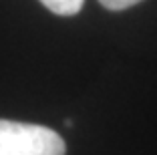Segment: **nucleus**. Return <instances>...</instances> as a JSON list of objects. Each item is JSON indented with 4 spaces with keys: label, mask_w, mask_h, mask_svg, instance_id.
I'll return each mask as SVG.
<instances>
[{
    "label": "nucleus",
    "mask_w": 157,
    "mask_h": 155,
    "mask_svg": "<svg viewBox=\"0 0 157 155\" xmlns=\"http://www.w3.org/2000/svg\"><path fill=\"white\" fill-rule=\"evenodd\" d=\"M46 8L55 14H60V16H73L78 10L83 8L85 0H40Z\"/></svg>",
    "instance_id": "f03ea898"
},
{
    "label": "nucleus",
    "mask_w": 157,
    "mask_h": 155,
    "mask_svg": "<svg viewBox=\"0 0 157 155\" xmlns=\"http://www.w3.org/2000/svg\"><path fill=\"white\" fill-rule=\"evenodd\" d=\"M65 151L63 137L52 129L0 119V155H65Z\"/></svg>",
    "instance_id": "f257e3e1"
},
{
    "label": "nucleus",
    "mask_w": 157,
    "mask_h": 155,
    "mask_svg": "<svg viewBox=\"0 0 157 155\" xmlns=\"http://www.w3.org/2000/svg\"><path fill=\"white\" fill-rule=\"evenodd\" d=\"M99 2H101L107 10H125V8L135 6L137 2H141V0H99Z\"/></svg>",
    "instance_id": "7ed1b4c3"
}]
</instances>
